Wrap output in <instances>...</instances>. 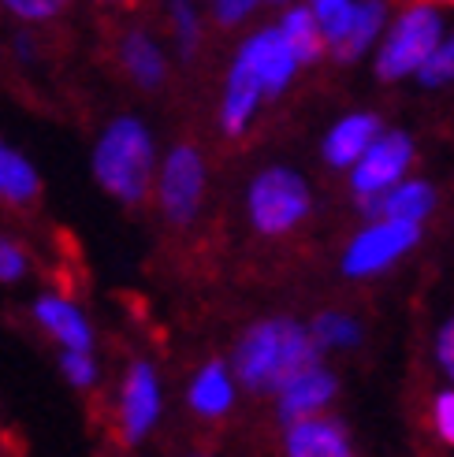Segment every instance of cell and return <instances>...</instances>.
I'll use <instances>...</instances> for the list:
<instances>
[{"mask_svg":"<svg viewBox=\"0 0 454 457\" xmlns=\"http://www.w3.org/2000/svg\"><path fill=\"white\" fill-rule=\"evenodd\" d=\"M316 357H321V346L309 328L294 320H261L239 338L231 369L246 391L280 395L294 376L316 364Z\"/></svg>","mask_w":454,"mask_h":457,"instance_id":"obj_1","label":"cell"},{"mask_svg":"<svg viewBox=\"0 0 454 457\" xmlns=\"http://www.w3.org/2000/svg\"><path fill=\"white\" fill-rule=\"evenodd\" d=\"M94 179L123 204H142L156 187V149L142 120L120 116L105 127L94 145Z\"/></svg>","mask_w":454,"mask_h":457,"instance_id":"obj_2","label":"cell"},{"mask_svg":"<svg viewBox=\"0 0 454 457\" xmlns=\"http://www.w3.org/2000/svg\"><path fill=\"white\" fill-rule=\"evenodd\" d=\"M309 187L298 171L290 168H268L249 182L246 194V209L249 223L261 235H287L294 231L306 216H309Z\"/></svg>","mask_w":454,"mask_h":457,"instance_id":"obj_3","label":"cell"},{"mask_svg":"<svg viewBox=\"0 0 454 457\" xmlns=\"http://www.w3.org/2000/svg\"><path fill=\"white\" fill-rule=\"evenodd\" d=\"M440 45V15L428 4H414L395 19L391 34L383 37L376 56V75L383 82H399L406 75L421 71V63L436 53Z\"/></svg>","mask_w":454,"mask_h":457,"instance_id":"obj_4","label":"cell"},{"mask_svg":"<svg viewBox=\"0 0 454 457\" xmlns=\"http://www.w3.org/2000/svg\"><path fill=\"white\" fill-rule=\"evenodd\" d=\"M206 194V160L194 145H175L156 168V201L172 223H190Z\"/></svg>","mask_w":454,"mask_h":457,"instance_id":"obj_5","label":"cell"},{"mask_svg":"<svg viewBox=\"0 0 454 457\" xmlns=\"http://www.w3.org/2000/svg\"><path fill=\"white\" fill-rule=\"evenodd\" d=\"M421 235V227L414 220H391L380 216L373 227H366L347 249L343 257V271L347 276H373V271H383L391 261H399L406 249H414Z\"/></svg>","mask_w":454,"mask_h":457,"instance_id":"obj_6","label":"cell"},{"mask_svg":"<svg viewBox=\"0 0 454 457\" xmlns=\"http://www.w3.org/2000/svg\"><path fill=\"white\" fill-rule=\"evenodd\" d=\"M161 379L149 361H134L127 376H123V391H120V431L127 446H139L149 431L161 420Z\"/></svg>","mask_w":454,"mask_h":457,"instance_id":"obj_7","label":"cell"},{"mask_svg":"<svg viewBox=\"0 0 454 457\" xmlns=\"http://www.w3.org/2000/svg\"><path fill=\"white\" fill-rule=\"evenodd\" d=\"M410 164H414V142L399 130L380 134V138L369 145V153L354 164V175H350L354 197H373V194L391 190Z\"/></svg>","mask_w":454,"mask_h":457,"instance_id":"obj_8","label":"cell"},{"mask_svg":"<svg viewBox=\"0 0 454 457\" xmlns=\"http://www.w3.org/2000/svg\"><path fill=\"white\" fill-rule=\"evenodd\" d=\"M265 97H268V94H265L261 71L254 67V60H249V56L239 49L231 71H227L223 101H220V127H223V134L239 138V134L249 127V120H254V112H257V104H261Z\"/></svg>","mask_w":454,"mask_h":457,"instance_id":"obj_9","label":"cell"},{"mask_svg":"<svg viewBox=\"0 0 454 457\" xmlns=\"http://www.w3.org/2000/svg\"><path fill=\"white\" fill-rule=\"evenodd\" d=\"M242 53L254 60V67L261 71V82H265V94L276 97L287 89V82L298 71V56H294L290 41L283 37L280 27H268V30H257L242 41Z\"/></svg>","mask_w":454,"mask_h":457,"instance_id":"obj_10","label":"cell"},{"mask_svg":"<svg viewBox=\"0 0 454 457\" xmlns=\"http://www.w3.org/2000/svg\"><path fill=\"white\" fill-rule=\"evenodd\" d=\"M34 320L53 342H60V350H94V328H89V320L82 316L75 302L60 298V294H41L34 302Z\"/></svg>","mask_w":454,"mask_h":457,"instance_id":"obj_11","label":"cell"},{"mask_svg":"<svg viewBox=\"0 0 454 457\" xmlns=\"http://www.w3.org/2000/svg\"><path fill=\"white\" fill-rule=\"evenodd\" d=\"M335 398V376L321 364H309L306 372L294 376L283 391L276 395V409H280V420L283 424H294L302 417H313V413H324V405Z\"/></svg>","mask_w":454,"mask_h":457,"instance_id":"obj_12","label":"cell"},{"mask_svg":"<svg viewBox=\"0 0 454 457\" xmlns=\"http://www.w3.org/2000/svg\"><path fill=\"white\" fill-rule=\"evenodd\" d=\"M287 453L290 457H347L350 436L335 417H302L287 424Z\"/></svg>","mask_w":454,"mask_h":457,"instance_id":"obj_13","label":"cell"},{"mask_svg":"<svg viewBox=\"0 0 454 457\" xmlns=\"http://www.w3.org/2000/svg\"><path fill=\"white\" fill-rule=\"evenodd\" d=\"M380 138V120L369 112H357V116L339 120L328 138H324V160L332 168H354L361 156L369 153V145Z\"/></svg>","mask_w":454,"mask_h":457,"instance_id":"obj_14","label":"cell"},{"mask_svg":"<svg viewBox=\"0 0 454 457\" xmlns=\"http://www.w3.org/2000/svg\"><path fill=\"white\" fill-rule=\"evenodd\" d=\"M361 204V212H369V216H391V220H414L421 223L428 212H433V204H436V194L428 182H395L391 190H383V194H373V197H357Z\"/></svg>","mask_w":454,"mask_h":457,"instance_id":"obj_15","label":"cell"},{"mask_svg":"<svg viewBox=\"0 0 454 457\" xmlns=\"http://www.w3.org/2000/svg\"><path fill=\"white\" fill-rule=\"evenodd\" d=\"M187 402L198 417H209V420L223 417L235 405V369H227L223 361L201 364V372L187 386Z\"/></svg>","mask_w":454,"mask_h":457,"instance_id":"obj_16","label":"cell"},{"mask_svg":"<svg viewBox=\"0 0 454 457\" xmlns=\"http://www.w3.org/2000/svg\"><path fill=\"white\" fill-rule=\"evenodd\" d=\"M120 56H123L127 75L139 82L142 89L164 86V79H168V56H164V49L146 30H130L123 37V45H120Z\"/></svg>","mask_w":454,"mask_h":457,"instance_id":"obj_17","label":"cell"},{"mask_svg":"<svg viewBox=\"0 0 454 457\" xmlns=\"http://www.w3.org/2000/svg\"><path fill=\"white\" fill-rule=\"evenodd\" d=\"M383 19H388V8H383V0H357L347 34L332 45V56H335L339 63H354V60L376 41V34L383 30Z\"/></svg>","mask_w":454,"mask_h":457,"instance_id":"obj_18","label":"cell"},{"mask_svg":"<svg viewBox=\"0 0 454 457\" xmlns=\"http://www.w3.org/2000/svg\"><path fill=\"white\" fill-rule=\"evenodd\" d=\"M280 30L290 41V49H294V56H298V63H316L324 56V49H328V34H324L321 19H316V12L309 4L287 8L283 19H280Z\"/></svg>","mask_w":454,"mask_h":457,"instance_id":"obj_19","label":"cell"},{"mask_svg":"<svg viewBox=\"0 0 454 457\" xmlns=\"http://www.w3.org/2000/svg\"><path fill=\"white\" fill-rule=\"evenodd\" d=\"M38 168L22 153L0 145V201L8 204H30L38 197Z\"/></svg>","mask_w":454,"mask_h":457,"instance_id":"obj_20","label":"cell"},{"mask_svg":"<svg viewBox=\"0 0 454 457\" xmlns=\"http://www.w3.org/2000/svg\"><path fill=\"white\" fill-rule=\"evenodd\" d=\"M309 331H313V338H316V346L321 350H350V346L361 342V328L343 312H321L313 320Z\"/></svg>","mask_w":454,"mask_h":457,"instance_id":"obj_21","label":"cell"},{"mask_svg":"<svg viewBox=\"0 0 454 457\" xmlns=\"http://www.w3.org/2000/svg\"><path fill=\"white\" fill-rule=\"evenodd\" d=\"M168 19H172V34H175L179 56L194 60L198 45H201V19L194 12V0H168Z\"/></svg>","mask_w":454,"mask_h":457,"instance_id":"obj_22","label":"cell"},{"mask_svg":"<svg viewBox=\"0 0 454 457\" xmlns=\"http://www.w3.org/2000/svg\"><path fill=\"white\" fill-rule=\"evenodd\" d=\"M309 8L316 12V19H321V27L328 34V49L347 34L350 19H354V0H309Z\"/></svg>","mask_w":454,"mask_h":457,"instance_id":"obj_23","label":"cell"},{"mask_svg":"<svg viewBox=\"0 0 454 457\" xmlns=\"http://www.w3.org/2000/svg\"><path fill=\"white\" fill-rule=\"evenodd\" d=\"M60 376L75 386V391H89L97 383V361L94 350H63L60 353Z\"/></svg>","mask_w":454,"mask_h":457,"instance_id":"obj_24","label":"cell"},{"mask_svg":"<svg viewBox=\"0 0 454 457\" xmlns=\"http://www.w3.org/2000/svg\"><path fill=\"white\" fill-rule=\"evenodd\" d=\"M417 79H421L425 86H443V82L454 79V37L443 41V45H436V53L421 63Z\"/></svg>","mask_w":454,"mask_h":457,"instance_id":"obj_25","label":"cell"},{"mask_svg":"<svg viewBox=\"0 0 454 457\" xmlns=\"http://www.w3.org/2000/svg\"><path fill=\"white\" fill-rule=\"evenodd\" d=\"M0 4L22 22H49V19H56L63 12L67 0H0Z\"/></svg>","mask_w":454,"mask_h":457,"instance_id":"obj_26","label":"cell"},{"mask_svg":"<svg viewBox=\"0 0 454 457\" xmlns=\"http://www.w3.org/2000/svg\"><path fill=\"white\" fill-rule=\"evenodd\" d=\"M27 276V253L12 238H0V283H19Z\"/></svg>","mask_w":454,"mask_h":457,"instance_id":"obj_27","label":"cell"},{"mask_svg":"<svg viewBox=\"0 0 454 457\" xmlns=\"http://www.w3.org/2000/svg\"><path fill=\"white\" fill-rule=\"evenodd\" d=\"M257 4L261 0H213V12H216V19L223 22V27H239Z\"/></svg>","mask_w":454,"mask_h":457,"instance_id":"obj_28","label":"cell"},{"mask_svg":"<svg viewBox=\"0 0 454 457\" xmlns=\"http://www.w3.org/2000/svg\"><path fill=\"white\" fill-rule=\"evenodd\" d=\"M436 431H440L443 443L454 446V391L436 398Z\"/></svg>","mask_w":454,"mask_h":457,"instance_id":"obj_29","label":"cell"},{"mask_svg":"<svg viewBox=\"0 0 454 457\" xmlns=\"http://www.w3.org/2000/svg\"><path fill=\"white\" fill-rule=\"evenodd\" d=\"M436 353H440V364H443V372L454 379V320L440 331V346H436Z\"/></svg>","mask_w":454,"mask_h":457,"instance_id":"obj_30","label":"cell"},{"mask_svg":"<svg viewBox=\"0 0 454 457\" xmlns=\"http://www.w3.org/2000/svg\"><path fill=\"white\" fill-rule=\"evenodd\" d=\"M12 49H15V56H19L22 63H30V60L38 56V45H34V37H30V34H19Z\"/></svg>","mask_w":454,"mask_h":457,"instance_id":"obj_31","label":"cell"},{"mask_svg":"<svg viewBox=\"0 0 454 457\" xmlns=\"http://www.w3.org/2000/svg\"><path fill=\"white\" fill-rule=\"evenodd\" d=\"M108 4H134V0H108Z\"/></svg>","mask_w":454,"mask_h":457,"instance_id":"obj_32","label":"cell"},{"mask_svg":"<svg viewBox=\"0 0 454 457\" xmlns=\"http://www.w3.org/2000/svg\"><path fill=\"white\" fill-rule=\"evenodd\" d=\"M268 4H290V0H268Z\"/></svg>","mask_w":454,"mask_h":457,"instance_id":"obj_33","label":"cell"},{"mask_svg":"<svg viewBox=\"0 0 454 457\" xmlns=\"http://www.w3.org/2000/svg\"><path fill=\"white\" fill-rule=\"evenodd\" d=\"M433 4H454V0H433Z\"/></svg>","mask_w":454,"mask_h":457,"instance_id":"obj_34","label":"cell"}]
</instances>
